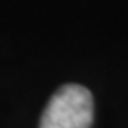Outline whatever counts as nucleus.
<instances>
[{"label": "nucleus", "instance_id": "nucleus-1", "mask_svg": "<svg viewBox=\"0 0 128 128\" xmlns=\"http://www.w3.org/2000/svg\"><path fill=\"white\" fill-rule=\"evenodd\" d=\"M94 119V102L87 87L66 84L50 98L39 128H91Z\"/></svg>", "mask_w": 128, "mask_h": 128}]
</instances>
